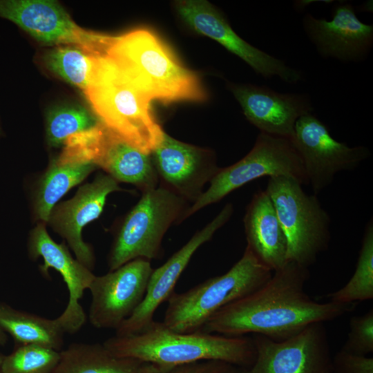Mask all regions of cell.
Wrapping results in <instances>:
<instances>
[{"label": "cell", "instance_id": "cell-4", "mask_svg": "<svg viewBox=\"0 0 373 373\" xmlns=\"http://www.w3.org/2000/svg\"><path fill=\"white\" fill-rule=\"evenodd\" d=\"M84 93L98 121L129 145L151 155L162 142L164 132L151 100L106 57Z\"/></svg>", "mask_w": 373, "mask_h": 373}, {"label": "cell", "instance_id": "cell-20", "mask_svg": "<svg viewBox=\"0 0 373 373\" xmlns=\"http://www.w3.org/2000/svg\"><path fill=\"white\" fill-rule=\"evenodd\" d=\"M153 165L169 189L194 202L204 185L219 171L215 159L194 146L164 133L160 144L151 153Z\"/></svg>", "mask_w": 373, "mask_h": 373}, {"label": "cell", "instance_id": "cell-16", "mask_svg": "<svg viewBox=\"0 0 373 373\" xmlns=\"http://www.w3.org/2000/svg\"><path fill=\"white\" fill-rule=\"evenodd\" d=\"M122 190L115 179L100 173L93 182L79 186L72 198L57 203L50 213L46 225L66 241L75 258L90 270L95 258L90 245L82 238V230L102 214L108 195Z\"/></svg>", "mask_w": 373, "mask_h": 373}, {"label": "cell", "instance_id": "cell-2", "mask_svg": "<svg viewBox=\"0 0 373 373\" xmlns=\"http://www.w3.org/2000/svg\"><path fill=\"white\" fill-rule=\"evenodd\" d=\"M103 344L117 356L162 366L215 360L248 369L256 357L252 337L229 336L201 330L180 333L155 321L136 334L115 335Z\"/></svg>", "mask_w": 373, "mask_h": 373}, {"label": "cell", "instance_id": "cell-6", "mask_svg": "<svg viewBox=\"0 0 373 373\" xmlns=\"http://www.w3.org/2000/svg\"><path fill=\"white\" fill-rule=\"evenodd\" d=\"M187 209L186 200L166 186L142 192L114 236L107 258L109 271L137 258H158L166 232L184 219Z\"/></svg>", "mask_w": 373, "mask_h": 373}, {"label": "cell", "instance_id": "cell-1", "mask_svg": "<svg viewBox=\"0 0 373 373\" xmlns=\"http://www.w3.org/2000/svg\"><path fill=\"white\" fill-rule=\"evenodd\" d=\"M309 276L308 268L289 261L262 287L220 309L200 330L229 336L254 334L280 341L354 309L355 303L312 299L305 290Z\"/></svg>", "mask_w": 373, "mask_h": 373}, {"label": "cell", "instance_id": "cell-5", "mask_svg": "<svg viewBox=\"0 0 373 373\" xmlns=\"http://www.w3.org/2000/svg\"><path fill=\"white\" fill-rule=\"evenodd\" d=\"M273 271L246 247L242 256L225 274L209 278L190 289L170 296L163 323L180 333L200 330L220 309L254 292Z\"/></svg>", "mask_w": 373, "mask_h": 373}, {"label": "cell", "instance_id": "cell-27", "mask_svg": "<svg viewBox=\"0 0 373 373\" xmlns=\"http://www.w3.org/2000/svg\"><path fill=\"white\" fill-rule=\"evenodd\" d=\"M98 122L93 113L79 105L52 108L46 118V142L50 147H59L70 136L95 126Z\"/></svg>", "mask_w": 373, "mask_h": 373}, {"label": "cell", "instance_id": "cell-22", "mask_svg": "<svg viewBox=\"0 0 373 373\" xmlns=\"http://www.w3.org/2000/svg\"><path fill=\"white\" fill-rule=\"evenodd\" d=\"M88 162L65 159L57 155L38 178L32 192L33 219L46 224L50 213L59 200L96 169Z\"/></svg>", "mask_w": 373, "mask_h": 373}, {"label": "cell", "instance_id": "cell-29", "mask_svg": "<svg viewBox=\"0 0 373 373\" xmlns=\"http://www.w3.org/2000/svg\"><path fill=\"white\" fill-rule=\"evenodd\" d=\"M347 339L341 350L368 356L373 352V309L351 318Z\"/></svg>", "mask_w": 373, "mask_h": 373}, {"label": "cell", "instance_id": "cell-34", "mask_svg": "<svg viewBox=\"0 0 373 373\" xmlns=\"http://www.w3.org/2000/svg\"><path fill=\"white\" fill-rule=\"evenodd\" d=\"M1 129H0V135H1Z\"/></svg>", "mask_w": 373, "mask_h": 373}, {"label": "cell", "instance_id": "cell-23", "mask_svg": "<svg viewBox=\"0 0 373 373\" xmlns=\"http://www.w3.org/2000/svg\"><path fill=\"white\" fill-rule=\"evenodd\" d=\"M143 363L113 354L103 343H74L51 373H140Z\"/></svg>", "mask_w": 373, "mask_h": 373}, {"label": "cell", "instance_id": "cell-8", "mask_svg": "<svg viewBox=\"0 0 373 373\" xmlns=\"http://www.w3.org/2000/svg\"><path fill=\"white\" fill-rule=\"evenodd\" d=\"M265 176H285L303 185L308 184L302 160L291 140L260 133L253 148L244 157L219 169L210 180L209 188L187 209L184 219Z\"/></svg>", "mask_w": 373, "mask_h": 373}, {"label": "cell", "instance_id": "cell-3", "mask_svg": "<svg viewBox=\"0 0 373 373\" xmlns=\"http://www.w3.org/2000/svg\"><path fill=\"white\" fill-rule=\"evenodd\" d=\"M106 57L150 100L201 102L207 97L198 77L150 30L116 36Z\"/></svg>", "mask_w": 373, "mask_h": 373}, {"label": "cell", "instance_id": "cell-14", "mask_svg": "<svg viewBox=\"0 0 373 373\" xmlns=\"http://www.w3.org/2000/svg\"><path fill=\"white\" fill-rule=\"evenodd\" d=\"M176 8L182 19L193 29L220 44L246 62L257 74L265 78L278 77L289 84H296L303 79L300 70L242 39L224 16L208 1H179Z\"/></svg>", "mask_w": 373, "mask_h": 373}, {"label": "cell", "instance_id": "cell-33", "mask_svg": "<svg viewBox=\"0 0 373 373\" xmlns=\"http://www.w3.org/2000/svg\"><path fill=\"white\" fill-rule=\"evenodd\" d=\"M4 356H5V355L0 350V369H1V363H2V361H3V359Z\"/></svg>", "mask_w": 373, "mask_h": 373}, {"label": "cell", "instance_id": "cell-15", "mask_svg": "<svg viewBox=\"0 0 373 373\" xmlns=\"http://www.w3.org/2000/svg\"><path fill=\"white\" fill-rule=\"evenodd\" d=\"M28 255L32 260L42 258L44 263L39 267L41 274L49 276L52 268L62 277L68 291V302L57 318L65 333L78 332L86 320V316L79 300L88 289L95 274L92 271L74 258L65 242H56L46 230V224L38 222L30 231L28 240Z\"/></svg>", "mask_w": 373, "mask_h": 373}, {"label": "cell", "instance_id": "cell-28", "mask_svg": "<svg viewBox=\"0 0 373 373\" xmlns=\"http://www.w3.org/2000/svg\"><path fill=\"white\" fill-rule=\"evenodd\" d=\"M61 351L34 345H15L5 355L0 373H51L57 366Z\"/></svg>", "mask_w": 373, "mask_h": 373}, {"label": "cell", "instance_id": "cell-32", "mask_svg": "<svg viewBox=\"0 0 373 373\" xmlns=\"http://www.w3.org/2000/svg\"><path fill=\"white\" fill-rule=\"evenodd\" d=\"M7 341L6 333L0 327V345H4Z\"/></svg>", "mask_w": 373, "mask_h": 373}, {"label": "cell", "instance_id": "cell-31", "mask_svg": "<svg viewBox=\"0 0 373 373\" xmlns=\"http://www.w3.org/2000/svg\"><path fill=\"white\" fill-rule=\"evenodd\" d=\"M331 373H373V358L341 349L332 358Z\"/></svg>", "mask_w": 373, "mask_h": 373}, {"label": "cell", "instance_id": "cell-19", "mask_svg": "<svg viewBox=\"0 0 373 373\" xmlns=\"http://www.w3.org/2000/svg\"><path fill=\"white\" fill-rule=\"evenodd\" d=\"M230 88L247 119L260 133L292 140L296 121L313 111L305 94L280 93L250 84H231Z\"/></svg>", "mask_w": 373, "mask_h": 373}, {"label": "cell", "instance_id": "cell-17", "mask_svg": "<svg viewBox=\"0 0 373 373\" xmlns=\"http://www.w3.org/2000/svg\"><path fill=\"white\" fill-rule=\"evenodd\" d=\"M233 211V205L231 203L227 204L209 223L197 231L162 265L153 269L143 300L115 330V335L121 336L136 334L154 321L156 309L163 302L167 300L174 291L173 289L178 278L193 254L228 222Z\"/></svg>", "mask_w": 373, "mask_h": 373}, {"label": "cell", "instance_id": "cell-10", "mask_svg": "<svg viewBox=\"0 0 373 373\" xmlns=\"http://www.w3.org/2000/svg\"><path fill=\"white\" fill-rule=\"evenodd\" d=\"M0 17L44 44L74 46L95 57H106L116 37L82 28L51 0H0Z\"/></svg>", "mask_w": 373, "mask_h": 373}, {"label": "cell", "instance_id": "cell-25", "mask_svg": "<svg viewBox=\"0 0 373 373\" xmlns=\"http://www.w3.org/2000/svg\"><path fill=\"white\" fill-rule=\"evenodd\" d=\"M101 58L76 46L62 45L45 50L41 60L52 73L84 93L90 84Z\"/></svg>", "mask_w": 373, "mask_h": 373}, {"label": "cell", "instance_id": "cell-9", "mask_svg": "<svg viewBox=\"0 0 373 373\" xmlns=\"http://www.w3.org/2000/svg\"><path fill=\"white\" fill-rule=\"evenodd\" d=\"M59 154L90 162L117 182L131 184L142 192L157 187L158 175L151 155L129 145L99 122L68 137Z\"/></svg>", "mask_w": 373, "mask_h": 373}, {"label": "cell", "instance_id": "cell-26", "mask_svg": "<svg viewBox=\"0 0 373 373\" xmlns=\"http://www.w3.org/2000/svg\"><path fill=\"white\" fill-rule=\"evenodd\" d=\"M329 301L351 304L373 298V223L366 225L354 274L341 288L327 294Z\"/></svg>", "mask_w": 373, "mask_h": 373}, {"label": "cell", "instance_id": "cell-12", "mask_svg": "<svg viewBox=\"0 0 373 373\" xmlns=\"http://www.w3.org/2000/svg\"><path fill=\"white\" fill-rule=\"evenodd\" d=\"M153 269L150 260L137 258L104 275L95 276L88 289L92 326L116 330L143 300Z\"/></svg>", "mask_w": 373, "mask_h": 373}, {"label": "cell", "instance_id": "cell-30", "mask_svg": "<svg viewBox=\"0 0 373 373\" xmlns=\"http://www.w3.org/2000/svg\"><path fill=\"white\" fill-rule=\"evenodd\" d=\"M246 369L215 360L200 361L173 366L143 363L140 373H245Z\"/></svg>", "mask_w": 373, "mask_h": 373}, {"label": "cell", "instance_id": "cell-11", "mask_svg": "<svg viewBox=\"0 0 373 373\" xmlns=\"http://www.w3.org/2000/svg\"><path fill=\"white\" fill-rule=\"evenodd\" d=\"M291 141L314 195L328 186L336 174L355 169L370 155L364 146H349L336 140L327 126L312 113L296 121Z\"/></svg>", "mask_w": 373, "mask_h": 373}, {"label": "cell", "instance_id": "cell-21", "mask_svg": "<svg viewBox=\"0 0 373 373\" xmlns=\"http://www.w3.org/2000/svg\"><path fill=\"white\" fill-rule=\"evenodd\" d=\"M248 247L273 272L287 262V240L274 204L265 190L256 192L243 218Z\"/></svg>", "mask_w": 373, "mask_h": 373}, {"label": "cell", "instance_id": "cell-7", "mask_svg": "<svg viewBox=\"0 0 373 373\" xmlns=\"http://www.w3.org/2000/svg\"><path fill=\"white\" fill-rule=\"evenodd\" d=\"M266 192L275 207L287 245V262L308 268L329 246L331 219L316 195H309L298 181L269 178Z\"/></svg>", "mask_w": 373, "mask_h": 373}, {"label": "cell", "instance_id": "cell-24", "mask_svg": "<svg viewBox=\"0 0 373 373\" xmlns=\"http://www.w3.org/2000/svg\"><path fill=\"white\" fill-rule=\"evenodd\" d=\"M0 327L10 335L15 345H34L61 351L64 329L50 319L0 303Z\"/></svg>", "mask_w": 373, "mask_h": 373}, {"label": "cell", "instance_id": "cell-18", "mask_svg": "<svg viewBox=\"0 0 373 373\" xmlns=\"http://www.w3.org/2000/svg\"><path fill=\"white\" fill-rule=\"evenodd\" d=\"M303 26L325 58L360 61L367 57L373 46V26L361 21L350 3L336 6L329 21L306 14Z\"/></svg>", "mask_w": 373, "mask_h": 373}, {"label": "cell", "instance_id": "cell-13", "mask_svg": "<svg viewBox=\"0 0 373 373\" xmlns=\"http://www.w3.org/2000/svg\"><path fill=\"white\" fill-rule=\"evenodd\" d=\"M252 338L256 357L245 373H331L332 358L324 323L310 325L283 341L260 335Z\"/></svg>", "mask_w": 373, "mask_h": 373}]
</instances>
